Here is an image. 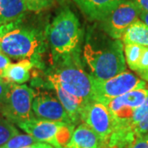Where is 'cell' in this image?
<instances>
[{"label": "cell", "mask_w": 148, "mask_h": 148, "mask_svg": "<svg viewBox=\"0 0 148 148\" xmlns=\"http://www.w3.org/2000/svg\"><path fill=\"white\" fill-rule=\"evenodd\" d=\"M36 91L27 85L12 83L5 100L0 106V114L13 124L36 119L32 103Z\"/></svg>", "instance_id": "8992f818"}, {"label": "cell", "mask_w": 148, "mask_h": 148, "mask_svg": "<svg viewBox=\"0 0 148 148\" xmlns=\"http://www.w3.org/2000/svg\"><path fill=\"white\" fill-rule=\"evenodd\" d=\"M81 121L98 135L104 145L114 131V121L110 111L100 101H91L85 105L82 110Z\"/></svg>", "instance_id": "9c48e42d"}, {"label": "cell", "mask_w": 148, "mask_h": 148, "mask_svg": "<svg viewBox=\"0 0 148 148\" xmlns=\"http://www.w3.org/2000/svg\"><path fill=\"white\" fill-rule=\"evenodd\" d=\"M47 79L49 81V86L52 87L54 90L55 94L64 106L72 123L73 125L77 124L78 122L81 121L82 110L86 103L66 91L56 81L50 78Z\"/></svg>", "instance_id": "8fae6325"}, {"label": "cell", "mask_w": 148, "mask_h": 148, "mask_svg": "<svg viewBox=\"0 0 148 148\" xmlns=\"http://www.w3.org/2000/svg\"><path fill=\"white\" fill-rule=\"evenodd\" d=\"M24 2L26 3V4H27V7L28 6V4H29V3H30V0H24ZM28 9V8H27Z\"/></svg>", "instance_id": "4dcf8cb0"}, {"label": "cell", "mask_w": 148, "mask_h": 148, "mask_svg": "<svg viewBox=\"0 0 148 148\" xmlns=\"http://www.w3.org/2000/svg\"><path fill=\"white\" fill-rule=\"evenodd\" d=\"M148 113V97L145 100L143 104L135 110L134 114L132 119V125L133 128L135 129V127L138 125L139 122L143 119L144 117L147 115Z\"/></svg>", "instance_id": "603a6c76"}, {"label": "cell", "mask_w": 148, "mask_h": 148, "mask_svg": "<svg viewBox=\"0 0 148 148\" xmlns=\"http://www.w3.org/2000/svg\"><path fill=\"white\" fill-rule=\"evenodd\" d=\"M18 133L20 132L13 123L0 114V147Z\"/></svg>", "instance_id": "d6986e66"}, {"label": "cell", "mask_w": 148, "mask_h": 148, "mask_svg": "<svg viewBox=\"0 0 148 148\" xmlns=\"http://www.w3.org/2000/svg\"><path fill=\"white\" fill-rule=\"evenodd\" d=\"M121 40L124 45L134 44L148 47V27L138 19L126 30Z\"/></svg>", "instance_id": "e0dca14e"}, {"label": "cell", "mask_w": 148, "mask_h": 148, "mask_svg": "<svg viewBox=\"0 0 148 148\" xmlns=\"http://www.w3.org/2000/svg\"><path fill=\"white\" fill-rule=\"evenodd\" d=\"M135 72L141 79L148 82V47H144L142 57Z\"/></svg>", "instance_id": "44dd1931"}, {"label": "cell", "mask_w": 148, "mask_h": 148, "mask_svg": "<svg viewBox=\"0 0 148 148\" xmlns=\"http://www.w3.org/2000/svg\"><path fill=\"white\" fill-rule=\"evenodd\" d=\"M129 148H148V135L137 136Z\"/></svg>", "instance_id": "484cf974"}, {"label": "cell", "mask_w": 148, "mask_h": 148, "mask_svg": "<svg viewBox=\"0 0 148 148\" xmlns=\"http://www.w3.org/2000/svg\"><path fill=\"white\" fill-rule=\"evenodd\" d=\"M32 110L36 119L68 123L73 124L63 105L56 94L49 91H39L32 103Z\"/></svg>", "instance_id": "30bf717a"}, {"label": "cell", "mask_w": 148, "mask_h": 148, "mask_svg": "<svg viewBox=\"0 0 148 148\" xmlns=\"http://www.w3.org/2000/svg\"><path fill=\"white\" fill-rule=\"evenodd\" d=\"M34 67V64L28 59L19 60L17 63L8 66L4 73L3 79L13 84H23L30 80V71Z\"/></svg>", "instance_id": "2e32d148"}, {"label": "cell", "mask_w": 148, "mask_h": 148, "mask_svg": "<svg viewBox=\"0 0 148 148\" xmlns=\"http://www.w3.org/2000/svg\"><path fill=\"white\" fill-rule=\"evenodd\" d=\"M90 21H100L121 0H73Z\"/></svg>", "instance_id": "7c38bea8"}, {"label": "cell", "mask_w": 148, "mask_h": 148, "mask_svg": "<svg viewBox=\"0 0 148 148\" xmlns=\"http://www.w3.org/2000/svg\"><path fill=\"white\" fill-rule=\"evenodd\" d=\"M95 101L104 103L137 89L147 88L145 81L129 72H123L105 81L92 78Z\"/></svg>", "instance_id": "52a82bcc"}, {"label": "cell", "mask_w": 148, "mask_h": 148, "mask_svg": "<svg viewBox=\"0 0 148 148\" xmlns=\"http://www.w3.org/2000/svg\"><path fill=\"white\" fill-rule=\"evenodd\" d=\"M123 49L127 66L131 70L135 72L138 68L139 60L142 57L144 46L134 44H127L124 45Z\"/></svg>", "instance_id": "ac0fdd59"}, {"label": "cell", "mask_w": 148, "mask_h": 148, "mask_svg": "<svg viewBox=\"0 0 148 148\" xmlns=\"http://www.w3.org/2000/svg\"><path fill=\"white\" fill-rule=\"evenodd\" d=\"M11 84L12 83L6 81H0V106L5 100L6 96L10 89Z\"/></svg>", "instance_id": "4316f807"}, {"label": "cell", "mask_w": 148, "mask_h": 148, "mask_svg": "<svg viewBox=\"0 0 148 148\" xmlns=\"http://www.w3.org/2000/svg\"><path fill=\"white\" fill-rule=\"evenodd\" d=\"M124 46L121 40L110 37L104 32L87 34L83 59L92 78L105 81L126 71Z\"/></svg>", "instance_id": "7a4b0ae2"}, {"label": "cell", "mask_w": 148, "mask_h": 148, "mask_svg": "<svg viewBox=\"0 0 148 148\" xmlns=\"http://www.w3.org/2000/svg\"><path fill=\"white\" fill-rule=\"evenodd\" d=\"M11 64V60L9 57H8L6 54L2 53L0 51V79H3V76L5 73L6 69L8 68ZM5 81V80H4Z\"/></svg>", "instance_id": "d4e9b609"}, {"label": "cell", "mask_w": 148, "mask_h": 148, "mask_svg": "<svg viewBox=\"0 0 148 148\" xmlns=\"http://www.w3.org/2000/svg\"><path fill=\"white\" fill-rule=\"evenodd\" d=\"M22 148H54L50 144H48L45 143H41V142H39V143H35V144H32L30 146H27L25 147Z\"/></svg>", "instance_id": "f1b7e54d"}, {"label": "cell", "mask_w": 148, "mask_h": 148, "mask_svg": "<svg viewBox=\"0 0 148 148\" xmlns=\"http://www.w3.org/2000/svg\"><path fill=\"white\" fill-rule=\"evenodd\" d=\"M148 97V89H137L127 92L117 98L106 101L102 104L109 109L110 112H114L121 107L138 108Z\"/></svg>", "instance_id": "5bb4252c"}, {"label": "cell", "mask_w": 148, "mask_h": 148, "mask_svg": "<svg viewBox=\"0 0 148 148\" xmlns=\"http://www.w3.org/2000/svg\"><path fill=\"white\" fill-rule=\"evenodd\" d=\"M64 148H105L98 135L82 123L74 129L72 138Z\"/></svg>", "instance_id": "4fadbf2b"}, {"label": "cell", "mask_w": 148, "mask_h": 148, "mask_svg": "<svg viewBox=\"0 0 148 148\" xmlns=\"http://www.w3.org/2000/svg\"><path fill=\"white\" fill-rule=\"evenodd\" d=\"M47 43L46 31L26 21L25 16L0 27V51L12 59H28L38 69L45 67Z\"/></svg>", "instance_id": "6da1fadb"}, {"label": "cell", "mask_w": 148, "mask_h": 148, "mask_svg": "<svg viewBox=\"0 0 148 148\" xmlns=\"http://www.w3.org/2000/svg\"><path fill=\"white\" fill-rule=\"evenodd\" d=\"M140 12H148V0H132Z\"/></svg>", "instance_id": "83f0119b"}, {"label": "cell", "mask_w": 148, "mask_h": 148, "mask_svg": "<svg viewBox=\"0 0 148 148\" xmlns=\"http://www.w3.org/2000/svg\"><path fill=\"white\" fill-rule=\"evenodd\" d=\"M139 17L141 21H143L148 27V12H140Z\"/></svg>", "instance_id": "f546056e"}, {"label": "cell", "mask_w": 148, "mask_h": 148, "mask_svg": "<svg viewBox=\"0 0 148 148\" xmlns=\"http://www.w3.org/2000/svg\"><path fill=\"white\" fill-rule=\"evenodd\" d=\"M16 125L37 141L50 144L54 148L65 147L75 129L73 124L64 122L39 119L36 118L18 123Z\"/></svg>", "instance_id": "5b68a950"}, {"label": "cell", "mask_w": 148, "mask_h": 148, "mask_svg": "<svg viewBox=\"0 0 148 148\" xmlns=\"http://www.w3.org/2000/svg\"><path fill=\"white\" fill-rule=\"evenodd\" d=\"M27 11L24 0H0V27L25 16Z\"/></svg>", "instance_id": "9a60e30c"}, {"label": "cell", "mask_w": 148, "mask_h": 148, "mask_svg": "<svg viewBox=\"0 0 148 148\" xmlns=\"http://www.w3.org/2000/svg\"><path fill=\"white\" fill-rule=\"evenodd\" d=\"M46 74L47 78L56 81L66 91L85 103L95 101L92 77L85 72L80 51L52 56V64Z\"/></svg>", "instance_id": "3957f363"}, {"label": "cell", "mask_w": 148, "mask_h": 148, "mask_svg": "<svg viewBox=\"0 0 148 148\" xmlns=\"http://www.w3.org/2000/svg\"><path fill=\"white\" fill-rule=\"evenodd\" d=\"M135 134L137 136L148 135V113L135 127Z\"/></svg>", "instance_id": "cb8c5ba5"}, {"label": "cell", "mask_w": 148, "mask_h": 148, "mask_svg": "<svg viewBox=\"0 0 148 148\" xmlns=\"http://www.w3.org/2000/svg\"><path fill=\"white\" fill-rule=\"evenodd\" d=\"M39 143L35 138L29 134L18 133L9 139L7 143L0 148H22L32 144Z\"/></svg>", "instance_id": "ffe728a7"}, {"label": "cell", "mask_w": 148, "mask_h": 148, "mask_svg": "<svg viewBox=\"0 0 148 148\" xmlns=\"http://www.w3.org/2000/svg\"><path fill=\"white\" fill-rule=\"evenodd\" d=\"M45 31L52 56L80 51L83 32L78 18L69 8L60 10Z\"/></svg>", "instance_id": "277c9868"}, {"label": "cell", "mask_w": 148, "mask_h": 148, "mask_svg": "<svg viewBox=\"0 0 148 148\" xmlns=\"http://www.w3.org/2000/svg\"><path fill=\"white\" fill-rule=\"evenodd\" d=\"M64 0H30V3L27 6L28 11L39 12L40 11L47 9L52 7L56 3L62 2Z\"/></svg>", "instance_id": "7402d4cb"}, {"label": "cell", "mask_w": 148, "mask_h": 148, "mask_svg": "<svg viewBox=\"0 0 148 148\" xmlns=\"http://www.w3.org/2000/svg\"><path fill=\"white\" fill-rule=\"evenodd\" d=\"M140 10L132 0H121L99 21V27L109 36L121 40L124 32L138 20Z\"/></svg>", "instance_id": "ba28073f"}, {"label": "cell", "mask_w": 148, "mask_h": 148, "mask_svg": "<svg viewBox=\"0 0 148 148\" xmlns=\"http://www.w3.org/2000/svg\"><path fill=\"white\" fill-rule=\"evenodd\" d=\"M0 81H4V80H2V79H0Z\"/></svg>", "instance_id": "1f68e13d"}]
</instances>
